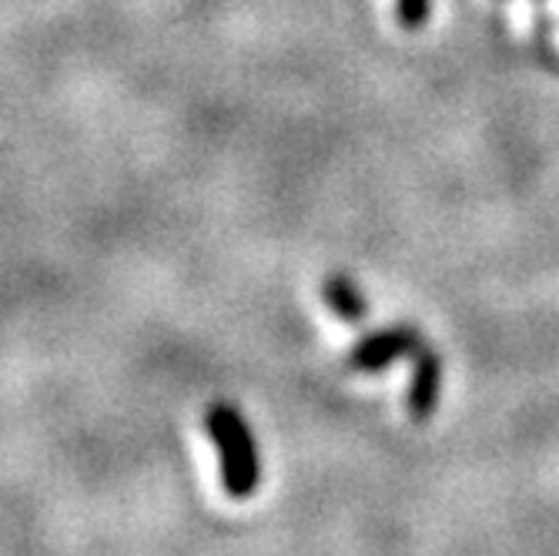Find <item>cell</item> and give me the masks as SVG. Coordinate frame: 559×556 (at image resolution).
Listing matches in <instances>:
<instances>
[{"mask_svg":"<svg viewBox=\"0 0 559 556\" xmlns=\"http://www.w3.org/2000/svg\"><path fill=\"white\" fill-rule=\"evenodd\" d=\"M205 429L218 446V460H222V486L231 499H248L262 483V460H259V446L251 436L245 416L235 406L215 402L205 413Z\"/></svg>","mask_w":559,"mask_h":556,"instance_id":"obj_1","label":"cell"},{"mask_svg":"<svg viewBox=\"0 0 559 556\" xmlns=\"http://www.w3.org/2000/svg\"><path fill=\"white\" fill-rule=\"evenodd\" d=\"M439 392H442V356L436 348L423 345L416 352V366H413V382H409V399H405V406H409V416L416 423H426L436 406H439Z\"/></svg>","mask_w":559,"mask_h":556,"instance_id":"obj_3","label":"cell"},{"mask_svg":"<svg viewBox=\"0 0 559 556\" xmlns=\"http://www.w3.org/2000/svg\"><path fill=\"white\" fill-rule=\"evenodd\" d=\"M426 345V339L419 335V329L413 326H389L379 332L362 335L348 348L345 366L352 372H382L385 366H392L395 359L416 356V352Z\"/></svg>","mask_w":559,"mask_h":556,"instance_id":"obj_2","label":"cell"},{"mask_svg":"<svg viewBox=\"0 0 559 556\" xmlns=\"http://www.w3.org/2000/svg\"><path fill=\"white\" fill-rule=\"evenodd\" d=\"M322 298H325V306L332 309V316L348 322V326H359L369 316L366 295L359 292V285H355L348 275H329L322 282Z\"/></svg>","mask_w":559,"mask_h":556,"instance_id":"obj_4","label":"cell"},{"mask_svg":"<svg viewBox=\"0 0 559 556\" xmlns=\"http://www.w3.org/2000/svg\"><path fill=\"white\" fill-rule=\"evenodd\" d=\"M432 0H395V14L405 31H419L429 21Z\"/></svg>","mask_w":559,"mask_h":556,"instance_id":"obj_5","label":"cell"}]
</instances>
